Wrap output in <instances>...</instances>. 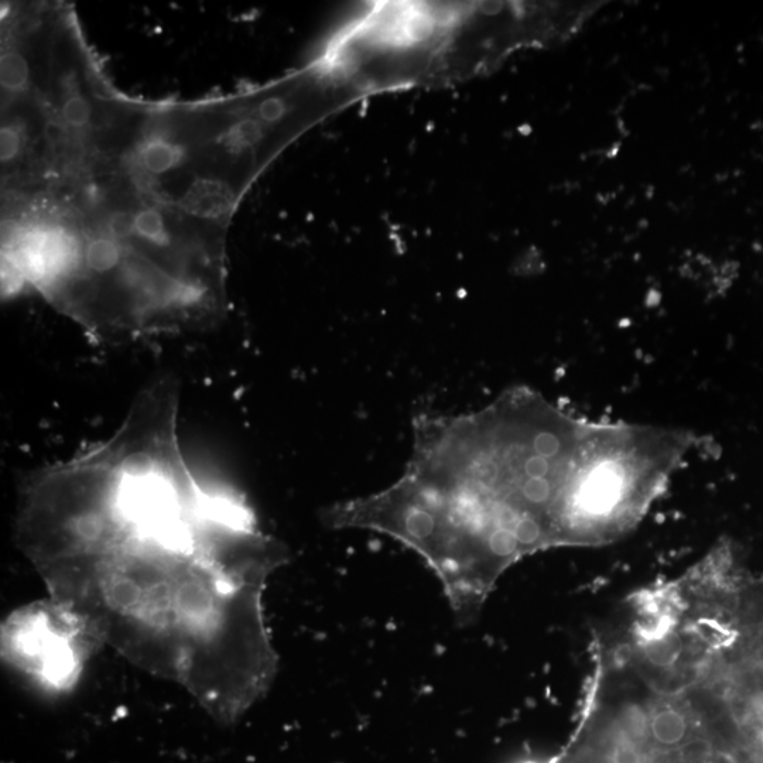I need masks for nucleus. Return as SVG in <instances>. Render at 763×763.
I'll return each instance as SVG.
<instances>
[{
  "mask_svg": "<svg viewBox=\"0 0 763 763\" xmlns=\"http://www.w3.org/2000/svg\"><path fill=\"white\" fill-rule=\"evenodd\" d=\"M658 491L642 427L581 422L518 389L478 413L417 420L402 479L337 506L330 519L388 533L422 554L470 621L516 561L614 542Z\"/></svg>",
  "mask_w": 763,
  "mask_h": 763,
  "instance_id": "1",
  "label": "nucleus"
},
{
  "mask_svg": "<svg viewBox=\"0 0 763 763\" xmlns=\"http://www.w3.org/2000/svg\"><path fill=\"white\" fill-rule=\"evenodd\" d=\"M607 2L371 3L323 54L366 98L495 73L576 39Z\"/></svg>",
  "mask_w": 763,
  "mask_h": 763,
  "instance_id": "2",
  "label": "nucleus"
},
{
  "mask_svg": "<svg viewBox=\"0 0 763 763\" xmlns=\"http://www.w3.org/2000/svg\"><path fill=\"white\" fill-rule=\"evenodd\" d=\"M101 635L90 617L68 602L20 609L6 624L3 646L27 676L50 690L70 689Z\"/></svg>",
  "mask_w": 763,
  "mask_h": 763,
  "instance_id": "3",
  "label": "nucleus"
},
{
  "mask_svg": "<svg viewBox=\"0 0 763 763\" xmlns=\"http://www.w3.org/2000/svg\"><path fill=\"white\" fill-rule=\"evenodd\" d=\"M179 147L166 140H152L142 147L140 159L147 173L163 174L173 169L180 159Z\"/></svg>",
  "mask_w": 763,
  "mask_h": 763,
  "instance_id": "4",
  "label": "nucleus"
},
{
  "mask_svg": "<svg viewBox=\"0 0 763 763\" xmlns=\"http://www.w3.org/2000/svg\"><path fill=\"white\" fill-rule=\"evenodd\" d=\"M0 73H2V85L8 91H20L26 87L29 82L30 68L29 63L22 54L17 51H6L2 56L0 64Z\"/></svg>",
  "mask_w": 763,
  "mask_h": 763,
  "instance_id": "5",
  "label": "nucleus"
},
{
  "mask_svg": "<svg viewBox=\"0 0 763 763\" xmlns=\"http://www.w3.org/2000/svg\"><path fill=\"white\" fill-rule=\"evenodd\" d=\"M91 114L90 102L81 95H73L64 102V121L73 128H82V126L87 125L90 122Z\"/></svg>",
  "mask_w": 763,
  "mask_h": 763,
  "instance_id": "6",
  "label": "nucleus"
},
{
  "mask_svg": "<svg viewBox=\"0 0 763 763\" xmlns=\"http://www.w3.org/2000/svg\"><path fill=\"white\" fill-rule=\"evenodd\" d=\"M20 147H22V138H20L19 130L13 128V126H5L0 133V156H2L3 163H10L13 159H16L20 153Z\"/></svg>",
  "mask_w": 763,
  "mask_h": 763,
  "instance_id": "7",
  "label": "nucleus"
},
{
  "mask_svg": "<svg viewBox=\"0 0 763 763\" xmlns=\"http://www.w3.org/2000/svg\"><path fill=\"white\" fill-rule=\"evenodd\" d=\"M758 635H759V643H761V646L763 649V617L761 621H759Z\"/></svg>",
  "mask_w": 763,
  "mask_h": 763,
  "instance_id": "8",
  "label": "nucleus"
},
{
  "mask_svg": "<svg viewBox=\"0 0 763 763\" xmlns=\"http://www.w3.org/2000/svg\"><path fill=\"white\" fill-rule=\"evenodd\" d=\"M701 763H718V759H715V761H708V762H701Z\"/></svg>",
  "mask_w": 763,
  "mask_h": 763,
  "instance_id": "9",
  "label": "nucleus"
},
{
  "mask_svg": "<svg viewBox=\"0 0 763 763\" xmlns=\"http://www.w3.org/2000/svg\"><path fill=\"white\" fill-rule=\"evenodd\" d=\"M761 718H762V721H763V707H762V711H761Z\"/></svg>",
  "mask_w": 763,
  "mask_h": 763,
  "instance_id": "10",
  "label": "nucleus"
},
{
  "mask_svg": "<svg viewBox=\"0 0 763 763\" xmlns=\"http://www.w3.org/2000/svg\"><path fill=\"white\" fill-rule=\"evenodd\" d=\"M762 744H763V735H762Z\"/></svg>",
  "mask_w": 763,
  "mask_h": 763,
  "instance_id": "11",
  "label": "nucleus"
}]
</instances>
